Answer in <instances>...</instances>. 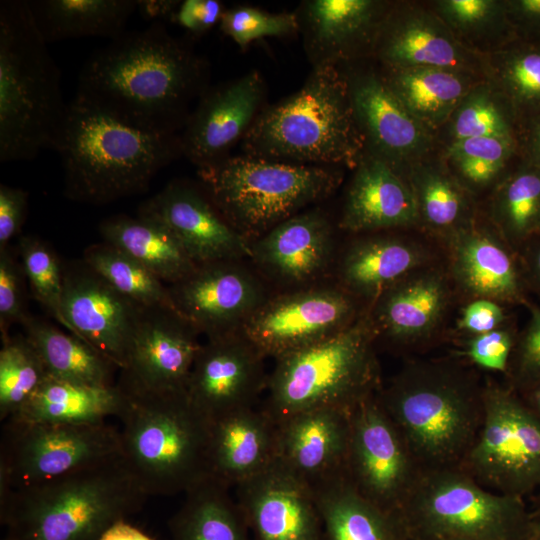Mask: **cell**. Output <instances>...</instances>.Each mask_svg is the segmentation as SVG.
Here are the masks:
<instances>
[{"mask_svg": "<svg viewBox=\"0 0 540 540\" xmlns=\"http://www.w3.org/2000/svg\"><path fill=\"white\" fill-rule=\"evenodd\" d=\"M208 80L207 61L156 22L93 52L79 73L75 98L138 129L177 134Z\"/></svg>", "mask_w": 540, "mask_h": 540, "instance_id": "6da1fadb", "label": "cell"}, {"mask_svg": "<svg viewBox=\"0 0 540 540\" xmlns=\"http://www.w3.org/2000/svg\"><path fill=\"white\" fill-rule=\"evenodd\" d=\"M53 150L61 157L66 197L93 205L145 191L183 156L179 135L138 129L75 97Z\"/></svg>", "mask_w": 540, "mask_h": 540, "instance_id": "7a4b0ae2", "label": "cell"}, {"mask_svg": "<svg viewBox=\"0 0 540 540\" xmlns=\"http://www.w3.org/2000/svg\"><path fill=\"white\" fill-rule=\"evenodd\" d=\"M242 149L274 161L355 169L366 144L345 69L313 67L299 90L260 111Z\"/></svg>", "mask_w": 540, "mask_h": 540, "instance_id": "3957f363", "label": "cell"}, {"mask_svg": "<svg viewBox=\"0 0 540 540\" xmlns=\"http://www.w3.org/2000/svg\"><path fill=\"white\" fill-rule=\"evenodd\" d=\"M148 494L122 456L0 495L2 540H100Z\"/></svg>", "mask_w": 540, "mask_h": 540, "instance_id": "277c9868", "label": "cell"}, {"mask_svg": "<svg viewBox=\"0 0 540 540\" xmlns=\"http://www.w3.org/2000/svg\"><path fill=\"white\" fill-rule=\"evenodd\" d=\"M68 103L61 73L28 1L0 2V162L27 161L52 149Z\"/></svg>", "mask_w": 540, "mask_h": 540, "instance_id": "5b68a950", "label": "cell"}, {"mask_svg": "<svg viewBox=\"0 0 540 540\" xmlns=\"http://www.w3.org/2000/svg\"><path fill=\"white\" fill-rule=\"evenodd\" d=\"M119 386L124 392L117 416L121 456L148 496L185 494L210 478V423L187 392Z\"/></svg>", "mask_w": 540, "mask_h": 540, "instance_id": "8992f818", "label": "cell"}, {"mask_svg": "<svg viewBox=\"0 0 540 540\" xmlns=\"http://www.w3.org/2000/svg\"><path fill=\"white\" fill-rule=\"evenodd\" d=\"M376 338L369 314H363L327 340L274 360L260 409L274 423L314 409L351 410L377 393Z\"/></svg>", "mask_w": 540, "mask_h": 540, "instance_id": "52a82bcc", "label": "cell"}, {"mask_svg": "<svg viewBox=\"0 0 540 540\" xmlns=\"http://www.w3.org/2000/svg\"><path fill=\"white\" fill-rule=\"evenodd\" d=\"M199 184L224 218L250 242L341 184L342 167L242 155L199 168Z\"/></svg>", "mask_w": 540, "mask_h": 540, "instance_id": "ba28073f", "label": "cell"}, {"mask_svg": "<svg viewBox=\"0 0 540 540\" xmlns=\"http://www.w3.org/2000/svg\"><path fill=\"white\" fill-rule=\"evenodd\" d=\"M377 397L414 459L427 469L452 467L481 425L482 394L462 377L435 366H410Z\"/></svg>", "mask_w": 540, "mask_h": 540, "instance_id": "9c48e42d", "label": "cell"}, {"mask_svg": "<svg viewBox=\"0 0 540 540\" xmlns=\"http://www.w3.org/2000/svg\"><path fill=\"white\" fill-rule=\"evenodd\" d=\"M395 519L406 540H533L523 497L488 491L453 466L417 475Z\"/></svg>", "mask_w": 540, "mask_h": 540, "instance_id": "30bf717a", "label": "cell"}, {"mask_svg": "<svg viewBox=\"0 0 540 540\" xmlns=\"http://www.w3.org/2000/svg\"><path fill=\"white\" fill-rule=\"evenodd\" d=\"M121 456L119 429L94 424L4 422L0 495L54 480Z\"/></svg>", "mask_w": 540, "mask_h": 540, "instance_id": "8fae6325", "label": "cell"}, {"mask_svg": "<svg viewBox=\"0 0 540 540\" xmlns=\"http://www.w3.org/2000/svg\"><path fill=\"white\" fill-rule=\"evenodd\" d=\"M463 460L469 475L497 493L532 492L540 487V417L512 391L487 388L481 425Z\"/></svg>", "mask_w": 540, "mask_h": 540, "instance_id": "7c38bea8", "label": "cell"}, {"mask_svg": "<svg viewBox=\"0 0 540 540\" xmlns=\"http://www.w3.org/2000/svg\"><path fill=\"white\" fill-rule=\"evenodd\" d=\"M358 316L356 298L340 285L312 284L268 297L241 332L261 355L276 360L327 340Z\"/></svg>", "mask_w": 540, "mask_h": 540, "instance_id": "4fadbf2b", "label": "cell"}, {"mask_svg": "<svg viewBox=\"0 0 540 540\" xmlns=\"http://www.w3.org/2000/svg\"><path fill=\"white\" fill-rule=\"evenodd\" d=\"M413 459L377 393L351 409L345 475L361 495L394 518L417 477Z\"/></svg>", "mask_w": 540, "mask_h": 540, "instance_id": "5bb4252c", "label": "cell"}, {"mask_svg": "<svg viewBox=\"0 0 540 540\" xmlns=\"http://www.w3.org/2000/svg\"><path fill=\"white\" fill-rule=\"evenodd\" d=\"M144 308L113 287L83 259L63 263L62 311L72 334L120 370L126 367Z\"/></svg>", "mask_w": 540, "mask_h": 540, "instance_id": "9a60e30c", "label": "cell"}, {"mask_svg": "<svg viewBox=\"0 0 540 540\" xmlns=\"http://www.w3.org/2000/svg\"><path fill=\"white\" fill-rule=\"evenodd\" d=\"M241 261L198 264L168 286L175 310L206 339L240 331L269 297L261 279Z\"/></svg>", "mask_w": 540, "mask_h": 540, "instance_id": "2e32d148", "label": "cell"}, {"mask_svg": "<svg viewBox=\"0 0 540 540\" xmlns=\"http://www.w3.org/2000/svg\"><path fill=\"white\" fill-rule=\"evenodd\" d=\"M265 359L241 330L206 339L188 379L190 402L209 422L255 407L267 386Z\"/></svg>", "mask_w": 540, "mask_h": 540, "instance_id": "e0dca14e", "label": "cell"}, {"mask_svg": "<svg viewBox=\"0 0 540 540\" xmlns=\"http://www.w3.org/2000/svg\"><path fill=\"white\" fill-rule=\"evenodd\" d=\"M355 117L366 152L405 177L431 156L435 136L417 121L373 70L345 69Z\"/></svg>", "mask_w": 540, "mask_h": 540, "instance_id": "ac0fdd59", "label": "cell"}, {"mask_svg": "<svg viewBox=\"0 0 540 540\" xmlns=\"http://www.w3.org/2000/svg\"><path fill=\"white\" fill-rule=\"evenodd\" d=\"M200 333L176 310L145 307L119 385L152 392L186 391Z\"/></svg>", "mask_w": 540, "mask_h": 540, "instance_id": "d6986e66", "label": "cell"}, {"mask_svg": "<svg viewBox=\"0 0 540 540\" xmlns=\"http://www.w3.org/2000/svg\"><path fill=\"white\" fill-rule=\"evenodd\" d=\"M264 96L265 82L257 70L208 87L179 135L182 155L198 169L228 157L260 113Z\"/></svg>", "mask_w": 540, "mask_h": 540, "instance_id": "ffe728a7", "label": "cell"}, {"mask_svg": "<svg viewBox=\"0 0 540 540\" xmlns=\"http://www.w3.org/2000/svg\"><path fill=\"white\" fill-rule=\"evenodd\" d=\"M235 494L252 540H327L312 488L276 461Z\"/></svg>", "mask_w": 540, "mask_h": 540, "instance_id": "44dd1931", "label": "cell"}, {"mask_svg": "<svg viewBox=\"0 0 540 540\" xmlns=\"http://www.w3.org/2000/svg\"><path fill=\"white\" fill-rule=\"evenodd\" d=\"M138 215L165 224L197 265L250 257V241L224 218L200 184L173 180L144 201Z\"/></svg>", "mask_w": 540, "mask_h": 540, "instance_id": "7402d4cb", "label": "cell"}, {"mask_svg": "<svg viewBox=\"0 0 540 540\" xmlns=\"http://www.w3.org/2000/svg\"><path fill=\"white\" fill-rule=\"evenodd\" d=\"M372 55L384 69L437 67L484 78L483 56L463 46L430 8L392 5Z\"/></svg>", "mask_w": 540, "mask_h": 540, "instance_id": "603a6c76", "label": "cell"}, {"mask_svg": "<svg viewBox=\"0 0 540 540\" xmlns=\"http://www.w3.org/2000/svg\"><path fill=\"white\" fill-rule=\"evenodd\" d=\"M393 4L379 0H307L295 12L313 67L341 66L373 54Z\"/></svg>", "mask_w": 540, "mask_h": 540, "instance_id": "cb8c5ba5", "label": "cell"}, {"mask_svg": "<svg viewBox=\"0 0 540 540\" xmlns=\"http://www.w3.org/2000/svg\"><path fill=\"white\" fill-rule=\"evenodd\" d=\"M333 227L319 208L304 210L250 242V257L270 281L288 287L312 285L330 267Z\"/></svg>", "mask_w": 540, "mask_h": 540, "instance_id": "d4e9b609", "label": "cell"}, {"mask_svg": "<svg viewBox=\"0 0 540 540\" xmlns=\"http://www.w3.org/2000/svg\"><path fill=\"white\" fill-rule=\"evenodd\" d=\"M350 411L314 409L275 423V461L310 487L344 473Z\"/></svg>", "mask_w": 540, "mask_h": 540, "instance_id": "484cf974", "label": "cell"}, {"mask_svg": "<svg viewBox=\"0 0 540 540\" xmlns=\"http://www.w3.org/2000/svg\"><path fill=\"white\" fill-rule=\"evenodd\" d=\"M448 237L452 273L466 293L497 303L528 304L522 266L499 238L471 223Z\"/></svg>", "mask_w": 540, "mask_h": 540, "instance_id": "4316f807", "label": "cell"}, {"mask_svg": "<svg viewBox=\"0 0 540 540\" xmlns=\"http://www.w3.org/2000/svg\"><path fill=\"white\" fill-rule=\"evenodd\" d=\"M419 222L416 199L407 179L366 152L350 183L339 226L371 232Z\"/></svg>", "mask_w": 540, "mask_h": 540, "instance_id": "83f0119b", "label": "cell"}, {"mask_svg": "<svg viewBox=\"0 0 540 540\" xmlns=\"http://www.w3.org/2000/svg\"><path fill=\"white\" fill-rule=\"evenodd\" d=\"M209 423L210 478L235 488L275 462L276 424L260 408L237 410Z\"/></svg>", "mask_w": 540, "mask_h": 540, "instance_id": "f1b7e54d", "label": "cell"}, {"mask_svg": "<svg viewBox=\"0 0 540 540\" xmlns=\"http://www.w3.org/2000/svg\"><path fill=\"white\" fill-rule=\"evenodd\" d=\"M449 301L445 278L434 270L414 271L374 301L369 316L379 334L396 343H412L434 331Z\"/></svg>", "mask_w": 540, "mask_h": 540, "instance_id": "f546056e", "label": "cell"}, {"mask_svg": "<svg viewBox=\"0 0 540 540\" xmlns=\"http://www.w3.org/2000/svg\"><path fill=\"white\" fill-rule=\"evenodd\" d=\"M427 253L411 241L394 236H372L355 241L343 255L340 286L355 298L372 302L386 289L422 268Z\"/></svg>", "mask_w": 540, "mask_h": 540, "instance_id": "4dcf8cb0", "label": "cell"}, {"mask_svg": "<svg viewBox=\"0 0 540 540\" xmlns=\"http://www.w3.org/2000/svg\"><path fill=\"white\" fill-rule=\"evenodd\" d=\"M396 98L436 138L466 94L484 78L437 67L384 69Z\"/></svg>", "mask_w": 540, "mask_h": 540, "instance_id": "1f68e13d", "label": "cell"}, {"mask_svg": "<svg viewBox=\"0 0 540 540\" xmlns=\"http://www.w3.org/2000/svg\"><path fill=\"white\" fill-rule=\"evenodd\" d=\"M99 232L105 242L135 258L169 285L197 266L174 233L157 219L138 214L112 216L100 223Z\"/></svg>", "mask_w": 540, "mask_h": 540, "instance_id": "d6a6232c", "label": "cell"}, {"mask_svg": "<svg viewBox=\"0 0 540 540\" xmlns=\"http://www.w3.org/2000/svg\"><path fill=\"white\" fill-rule=\"evenodd\" d=\"M311 488L327 540H406L397 520L361 495L345 472Z\"/></svg>", "mask_w": 540, "mask_h": 540, "instance_id": "836d02e7", "label": "cell"}, {"mask_svg": "<svg viewBox=\"0 0 540 540\" xmlns=\"http://www.w3.org/2000/svg\"><path fill=\"white\" fill-rule=\"evenodd\" d=\"M123 402L124 392L117 383L99 387L47 376L23 409L9 420L94 424L106 421L110 416L117 417Z\"/></svg>", "mask_w": 540, "mask_h": 540, "instance_id": "e575fe53", "label": "cell"}, {"mask_svg": "<svg viewBox=\"0 0 540 540\" xmlns=\"http://www.w3.org/2000/svg\"><path fill=\"white\" fill-rule=\"evenodd\" d=\"M34 21L47 43L82 37L113 40L125 32L137 0H30Z\"/></svg>", "mask_w": 540, "mask_h": 540, "instance_id": "d590c367", "label": "cell"}, {"mask_svg": "<svg viewBox=\"0 0 540 540\" xmlns=\"http://www.w3.org/2000/svg\"><path fill=\"white\" fill-rule=\"evenodd\" d=\"M26 337L40 356L47 375L77 384L115 385L119 369L93 346L42 319L30 316L22 324Z\"/></svg>", "mask_w": 540, "mask_h": 540, "instance_id": "8d00e7d4", "label": "cell"}, {"mask_svg": "<svg viewBox=\"0 0 540 540\" xmlns=\"http://www.w3.org/2000/svg\"><path fill=\"white\" fill-rule=\"evenodd\" d=\"M230 488L208 478L185 493L170 520L172 540H252Z\"/></svg>", "mask_w": 540, "mask_h": 540, "instance_id": "74e56055", "label": "cell"}, {"mask_svg": "<svg viewBox=\"0 0 540 540\" xmlns=\"http://www.w3.org/2000/svg\"><path fill=\"white\" fill-rule=\"evenodd\" d=\"M405 178L416 199L419 221L429 229L450 236L471 223L467 190L446 165L430 156L410 167Z\"/></svg>", "mask_w": 540, "mask_h": 540, "instance_id": "f35d334b", "label": "cell"}, {"mask_svg": "<svg viewBox=\"0 0 540 540\" xmlns=\"http://www.w3.org/2000/svg\"><path fill=\"white\" fill-rule=\"evenodd\" d=\"M430 9L454 37L475 54L485 56L505 48L509 24L505 2L496 0H439Z\"/></svg>", "mask_w": 540, "mask_h": 540, "instance_id": "ab89813d", "label": "cell"}, {"mask_svg": "<svg viewBox=\"0 0 540 540\" xmlns=\"http://www.w3.org/2000/svg\"><path fill=\"white\" fill-rule=\"evenodd\" d=\"M491 214L512 247L520 249L540 234V168L520 170L502 182L494 192Z\"/></svg>", "mask_w": 540, "mask_h": 540, "instance_id": "60d3db41", "label": "cell"}, {"mask_svg": "<svg viewBox=\"0 0 540 540\" xmlns=\"http://www.w3.org/2000/svg\"><path fill=\"white\" fill-rule=\"evenodd\" d=\"M83 260L113 287L144 307L175 310L168 286L135 258L107 243L88 246Z\"/></svg>", "mask_w": 540, "mask_h": 540, "instance_id": "b9f144b4", "label": "cell"}, {"mask_svg": "<svg viewBox=\"0 0 540 540\" xmlns=\"http://www.w3.org/2000/svg\"><path fill=\"white\" fill-rule=\"evenodd\" d=\"M507 101L485 79L478 82L462 99L439 131L443 132L444 147L469 138L513 139Z\"/></svg>", "mask_w": 540, "mask_h": 540, "instance_id": "7bdbcfd3", "label": "cell"}, {"mask_svg": "<svg viewBox=\"0 0 540 540\" xmlns=\"http://www.w3.org/2000/svg\"><path fill=\"white\" fill-rule=\"evenodd\" d=\"M44 364L25 334L2 339L0 350V420L15 417L47 377Z\"/></svg>", "mask_w": 540, "mask_h": 540, "instance_id": "ee69618b", "label": "cell"}, {"mask_svg": "<svg viewBox=\"0 0 540 540\" xmlns=\"http://www.w3.org/2000/svg\"><path fill=\"white\" fill-rule=\"evenodd\" d=\"M512 149L511 138H469L445 146L443 156L449 171L466 190H479L498 178Z\"/></svg>", "mask_w": 540, "mask_h": 540, "instance_id": "f6af8a7d", "label": "cell"}, {"mask_svg": "<svg viewBox=\"0 0 540 540\" xmlns=\"http://www.w3.org/2000/svg\"><path fill=\"white\" fill-rule=\"evenodd\" d=\"M17 251L33 297L72 334L62 311L63 263L56 252L49 243L32 235L19 238Z\"/></svg>", "mask_w": 540, "mask_h": 540, "instance_id": "bcb514c9", "label": "cell"}, {"mask_svg": "<svg viewBox=\"0 0 540 540\" xmlns=\"http://www.w3.org/2000/svg\"><path fill=\"white\" fill-rule=\"evenodd\" d=\"M484 78L507 100H540V51L505 48L483 56Z\"/></svg>", "mask_w": 540, "mask_h": 540, "instance_id": "7dc6e473", "label": "cell"}, {"mask_svg": "<svg viewBox=\"0 0 540 540\" xmlns=\"http://www.w3.org/2000/svg\"><path fill=\"white\" fill-rule=\"evenodd\" d=\"M219 26L242 50L256 40L288 36L299 29L295 12L271 13L244 5L226 9Z\"/></svg>", "mask_w": 540, "mask_h": 540, "instance_id": "c3c4849f", "label": "cell"}, {"mask_svg": "<svg viewBox=\"0 0 540 540\" xmlns=\"http://www.w3.org/2000/svg\"><path fill=\"white\" fill-rule=\"evenodd\" d=\"M26 274L17 248H0V333L7 338L10 327L30 317L26 310Z\"/></svg>", "mask_w": 540, "mask_h": 540, "instance_id": "681fc988", "label": "cell"}, {"mask_svg": "<svg viewBox=\"0 0 540 540\" xmlns=\"http://www.w3.org/2000/svg\"><path fill=\"white\" fill-rule=\"evenodd\" d=\"M516 345L514 335L505 329L474 335L468 343L466 354L481 368L504 372Z\"/></svg>", "mask_w": 540, "mask_h": 540, "instance_id": "f907efd6", "label": "cell"}, {"mask_svg": "<svg viewBox=\"0 0 540 540\" xmlns=\"http://www.w3.org/2000/svg\"><path fill=\"white\" fill-rule=\"evenodd\" d=\"M530 320L515 345V375L525 389L540 381V307L529 305Z\"/></svg>", "mask_w": 540, "mask_h": 540, "instance_id": "816d5d0a", "label": "cell"}, {"mask_svg": "<svg viewBox=\"0 0 540 540\" xmlns=\"http://www.w3.org/2000/svg\"><path fill=\"white\" fill-rule=\"evenodd\" d=\"M225 10L218 0H184L180 1L170 21L183 28L188 36L196 38L220 24Z\"/></svg>", "mask_w": 540, "mask_h": 540, "instance_id": "f5cc1de1", "label": "cell"}, {"mask_svg": "<svg viewBox=\"0 0 540 540\" xmlns=\"http://www.w3.org/2000/svg\"><path fill=\"white\" fill-rule=\"evenodd\" d=\"M28 208V193L17 187L0 185V248L19 234Z\"/></svg>", "mask_w": 540, "mask_h": 540, "instance_id": "db71d44e", "label": "cell"}, {"mask_svg": "<svg viewBox=\"0 0 540 540\" xmlns=\"http://www.w3.org/2000/svg\"><path fill=\"white\" fill-rule=\"evenodd\" d=\"M505 320L503 308L489 299H476L463 310L459 327L474 335L487 333L499 328Z\"/></svg>", "mask_w": 540, "mask_h": 540, "instance_id": "11a10c76", "label": "cell"}, {"mask_svg": "<svg viewBox=\"0 0 540 540\" xmlns=\"http://www.w3.org/2000/svg\"><path fill=\"white\" fill-rule=\"evenodd\" d=\"M519 250L526 283L529 280L540 295V234L525 242Z\"/></svg>", "mask_w": 540, "mask_h": 540, "instance_id": "9f6ffc18", "label": "cell"}, {"mask_svg": "<svg viewBox=\"0 0 540 540\" xmlns=\"http://www.w3.org/2000/svg\"><path fill=\"white\" fill-rule=\"evenodd\" d=\"M179 3V0H137V11L146 21L164 23L170 20Z\"/></svg>", "mask_w": 540, "mask_h": 540, "instance_id": "6f0895ef", "label": "cell"}, {"mask_svg": "<svg viewBox=\"0 0 540 540\" xmlns=\"http://www.w3.org/2000/svg\"><path fill=\"white\" fill-rule=\"evenodd\" d=\"M100 540H152L138 528L125 520L114 523L101 536Z\"/></svg>", "mask_w": 540, "mask_h": 540, "instance_id": "680465c9", "label": "cell"}, {"mask_svg": "<svg viewBox=\"0 0 540 540\" xmlns=\"http://www.w3.org/2000/svg\"><path fill=\"white\" fill-rule=\"evenodd\" d=\"M525 390L527 391L526 404L540 417V381Z\"/></svg>", "mask_w": 540, "mask_h": 540, "instance_id": "91938a15", "label": "cell"}, {"mask_svg": "<svg viewBox=\"0 0 540 540\" xmlns=\"http://www.w3.org/2000/svg\"><path fill=\"white\" fill-rule=\"evenodd\" d=\"M533 540H540V502L537 512L532 514Z\"/></svg>", "mask_w": 540, "mask_h": 540, "instance_id": "94428289", "label": "cell"}, {"mask_svg": "<svg viewBox=\"0 0 540 540\" xmlns=\"http://www.w3.org/2000/svg\"><path fill=\"white\" fill-rule=\"evenodd\" d=\"M533 150L536 156H538V161L540 164V124L534 131L533 137Z\"/></svg>", "mask_w": 540, "mask_h": 540, "instance_id": "6125c7cd", "label": "cell"}]
</instances>
